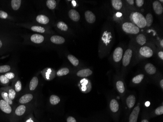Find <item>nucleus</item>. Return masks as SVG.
I'll list each match as a JSON object with an SVG mask.
<instances>
[{"label": "nucleus", "mask_w": 163, "mask_h": 122, "mask_svg": "<svg viewBox=\"0 0 163 122\" xmlns=\"http://www.w3.org/2000/svg\"><path fill=\"white\" fill-rule=\"evenodd\" d=\"M30 112L26 105H20L14 109L9 122H19Z\"/></svg>", "instance_id": "f257e3e1"}, {"label": "nucleus", "mask_w": 163, "mask_h": 122, "mask_svg": "<svg viewBox=\"0 0 163 122\" xmlns=\"http://www.w3.org/2000/svg\"><path fill=\"white\" fill-rule=\"evenodd\" d=\"M130 19L133 24L139 28H143L146 26L145 17L140 13L138 12L132 13L130 15Z\"/></svg>", "instance_id": "f03ea898"}, {"label": "nucleus", "mask_w": 163, "mask_h": 122, "mask_svg": "<svg viewBox=\"0 0 163 122\" xmlns=\"http://www.w3.org/2000/svg\"><path fill=\"white\" fill-rule=\"evenodd\" d=\"M0 110L9 120L12 115L14 108L2 99L0 98Z\"/></svg>", "instance_id": "7ed1b4c3"}, {"label": "nucleus", "mask_w": 163, "mask_h": 122, "mask_svg": "<svg viewBox=\"0 0 163 122\" xmlns=\"http://www.w3.org/2000/svg\"><path fill=\"white\" fill-rule=\"evenodd\" d=\"M122 29L125 32L129 34H136L139 32V28L134 24L129 22H126L122 25Z\"/></svg>", "instance_id": "20e7f679"}, {"label": "nucleus", "mask_w": 163, "mask_h": 122, "mask_svg": "<svg viewBox=\"0 0 163 122\" xmlns=\"http://www.w3.org/2000/svg\"><path fill=\"white\" fill-rule=\"evenodd\" d=\"M43 76L46 80H51L55 77V73L52 68H45L42 72Z\"/></svg>", "instance_id": "39448f33"}, {"label": "nucleus", "mask_w": 163, "mask_h": 122, "mask_svg": "<svg viewBox=\"0 0 163 122\" xmlns=\"http://www.w3.org/2000/svg\"><path fill=\"white\" fill-rule=\"evenodd\" d=\"M0 98L2 99L4 101L7 102V103L9 104L10 106H12L13 107V106L14 105V102L12 100L10 99L9 97H8V93H7V92L6 87H4L0 89Z\"/></svg>", "instance_id": "423d86ee"}, {"label": "nucleus", "mask_w": 163, "mask_h": 122, "mask_svg": "<svg viewBox=\"0 0 163 122\" xmlns=\"http://www.w3.org/2000/svg\"><path fill=\"white\" fill-rule=\"evenodd\" d=\"M34 98V95L31 93H27L22 95L18 100L20 105H27L28 103L31 102Z\"/></svg>", "instance_id": "0eeeda50"}, {"label": "nucleus", "mask_w": 163, "mask_h": 122, "mask_svg": "<svg viewBox=\"0 0 163 122\" xmlns=\"http://www.w3.org/2000/svg\"><path fill=\"white\" fill-rule=\"evenodd\" d=\"M132 55H133L132 50L130 49H127L123 55V66L127 67L129 64L130 60L132 59Z\"/></svg>", "instance_id": "6e6552de"}, {"label": "nucleus", "mask_w": 163, "mask_h": 122, "mask_svg": "<svg viewBox=\"0 0 163 122\" xmlns=\"http://www.w3.org/2000/svg\"><path fill=\"white\" fill-rule=\"evenodd\" d=\"M140 53L141 55L147 58H150L153 55V51L151 48L148 46H145L142 47L139 50Z\"/></svg>", "instance_id": "1a4fd4ad"}, {"label": "nucleus", "mask_w": 163, "mask_h": 122, "mask_svg": "<svg viewBox=\"0 0 163 122\" xmlns=\"http://www.w3.org/2000/svg\"><path fill=\"white\" fill-rule=\"evenodd\" d=\"M90 84L91 83H90L87 79H84L81 81L80 87L81 91L85 93L90 92L91 90V85Z\"/></svg>", "instance_id": "9d476101"}, {"label": "nucleus", "mask_w": 163, "mask_h": 122, "mask_svg": "<svg viewBox=\"0 0 163 122\" xmlns=\"http://www.w3.org/2000/svg\"><path fill=\"white\" fill-rule=\"evenodd\" d=\"M123 50V49L120 47L116 48L113 52V58L114 61L115 62H119L121 60L122 58Z\"/></svg>", "instance_id": "9b49d317"}, {"label": "nucleus", "mask_w": 163, "mask_h": 122, "mask_svg": "<svg viewBox=\"0 0 163 122\" xmlns=\"http://www.w3.org/2000/svg\"><path fill=\"white\" fill-rule=\"evenodd\" d=\"M140 110V109L139 106H136L133 109L129 116V122H137Z\"/></svg>", "instance_id": "f8f14e48"}, {"label": "nucleus", "mask_w": 163, "mask_h": 122, "mask_svg": "<svg viewBox=\"0 0 163 122\" xmlns=\"http://www.w3.org/2000/svg\"><path fill=\"white\" fill-rule=\"evenodd\" d=\"M85 18L86 21L90 24H93L96 21V16L93 12L87 10L85 13Z\"/></svg>", "instance_id": "ddd939ff"}, {"label": "nucleus", "mask_w": 163, "mask_h": 122, "mask_svg": "<svg viewBox=\"0 0 163 122\" xmlns=\"http://www.w3.org/2000/svg\"><path fill=\"white\" fill-rule=\"evenodd\" d=\"M39 84V79L37 76H34L32 78L29 84V89L31 92H33L36 89Z\"/></svg>", "instance_id": "4468645a"}, {"label": "nucleus", "mask_w": 163, "mask_h": 122, "mask_svg": "<svg viewBox=\"0 0 163 122\" xmlns=\"http://www.w3.org/2000/svg\"><path fill=\"white\" fill-rule=\"evenodd\" d=\"M68 15L72 20L74 21H78L80 19V15L78 12L75 9H71L68 12Z\"/></svg>", "instance_id": "2eb2a0df"}, {"label": "nucleus", "mask_w": 163, "mask_h": 122, "mask_svg": "<svg viewBox=\"0 0 163 122\" xmlns=\"http://www.w3.org/2000/svg\"><path fill=\"white\" fill-rule=\"evenodd\" d=\"M19 122H39L37 119L35 118L33 113L29 112L28 114L23 118L22 120Z\"/></svg>", "instance_id": "dca6fc26"}, {"label": "nucleus", "mask_w": 163, "mask_h": 122, "mask_svg": "<svg viewBox=\"0 0 163 122\" xmlns=\"http://www.w3.org/2000/svg\"><path fill=\"white\" fill-rule=\"evenodd\" d=\"M153 7L154 12L158 15H160L163 13V7L160 2L159 1H154L153 3Z\"/></svg>", "instance_id": "f3484780"}, {"label": "nucleus", "mask_w": 163, "mask_h": 122, "mask_svg": "<svg viewBox=\"0 0 163 122\" xmlns=\"http://www.w3.org/2000/svg\"><path fill=\"white\" fill-rule=\"evenodd\" d=\"M31 41L35 44H41L44 41V37L40 34H34L30 38Z\"/></svg>", "instance_id": "a211bd4d"}, {"label": "nucleus", "mask_w": 163, "mask_h": 122, "mask_svg": "<svg viewBox=\"0 0 163 122\" xmlns=\"http://www.w3.org/2000/svg\"><path fill=\"white\" fill-rule=\"evenodd\" d=\"M92 71L88 68L86 69H82L78 71L77 73V75L78 77H86L91 76L92 74Z\"/></svg>", "instance_id": "6ab92c4d"}, {"label": "nucleus", "mask_w": 163, "mask_h": 122, "mask_svg": "<svg viewBox=\"0 0 163 122\" xmlns=\"http://www.w3.org/2000/svg\"><path fill=\"white\" fill-rule=\"evenodd\" d=\"M50 41L55 44L61 45L65 43V39L63 37L54 35V36H52V37H51Z\"/></svg>", "instance_id": "aec40b11"}, {"label": "nucleus", "mask_w": 163, "mask_h": 122, "mask_svg": "<svg viewBox=\"0 0 163 122\" xmlns=\"http://www.w3.org/2000/svg\"><path fill=\"white\" fill-rule=\"evenodd\" d=\"M6 88L7 92V93H8V97L10 99L13 101L16 99L17 93L13 87H10L7 86L6 87Z\"/></svg>", "instance_id": "412c9836"}, {"label": "nucleus", "mask_w": 163, "mask_h": 122, "mask_svg": "<svg viewBox=\"0 0 163 122\" xmlns=\"http://www.w3.org/2000/svg\"><path fill=\"white\" fill-rule=\"evenodd\" d=\"M145 70L149 74L153 75L156 72V68L151 63H148L146 64L145 67Z\"/></svg>", "instance_id": "4be33fe9"}, {"label": "nucleus", "mask_w": 163, "mask_h": 122, "mask_svg": "<svg viewBox=\"0 0 163 122\" xmlns=\"http://www.w3.org/2000/svg\"><path fill=\"white\" fill-rule=\"evenodd\" d=\"M136 102V98L135 96L133 95H129L128 97L127 98L126 100L127 106L129 108H132L133 107Z\"/></svg>", "instance_id": "5701e85b"}, {"label": "nucleus", "mask_w": 163, "mask_h": 122, "mask_svg": "<svg viewBox=\"0 0 163 122\" xmlns=\"http://www.w3.org/2000/svg\"><path fill=\"white\" fill-rule=\"evenodd\" d=\"M36 21L38 23L44 25L48 24L49 21V19L47 16L44 15H39L37 16Z\"/></svg>", "instance_id": "b1692460"}, {"label": "nucleus", "mask_w": 163, "mask_h": 122, "mask_svg": "<svg viewBox=\"0 0 163 122\" xmlns=\"http://www.w3.org/2000/svg\"><path fill=\"white\" fill-rule=\"evenodd\" d=\"M119 104L115 99H112L110 103V109L112 112H116L119 110Z\"/></svg>", "instance_id": "393cba45"}, {"label": "nucleus", "mask_w": 163, "mask_h": 122, "mask_svg": "<svg viewBox=\"0 0 163 122\" xmlns=\"http://www.w3.org/2000/svg\"><path fill=\"white\" fill-rule=\"evenodd\" d=\"M13 87L15 92L17 93L20 92L22 89V82L20 80H15V82L13 83Z\"/></svg>", "instance_id": "a878e982"}, {"label": "nucleus", "mask_w": 163, "mask_h": 122, "mask_svg": "<svg viewBox=\"0 0 163 122\" xmlns=\"http://www.w3.org/2000/svg\"><path fill=\"white\" fill-rule=\"evenodd\" d=\"M112 7L116 10H120L122 7V2L121 0H112L111 1Z\"/></svg>", "instance_id": "bb28decb"}, {"label": "nucleus", "mask_w": 163, "mask_h": 122, "mask_svg": "<svg viewBox=\"0 0 163 122\" xmlns=\"http://www.w3.org/2000/svg\"><path fill=\"white\" fill-rule=\"evenodd\" d=\"M22 1L21 0H12L11 1L12 7L14 10H17L19 9L21 5Z\"/></svg>", "instance_id": "cd10ccee"}, {"label": "nucleus", "mask_w": 163, "mask_h": 122, "mask_svg": "<svg viewBox=\"0 0 163 122\" xmlns=\"http://www.w3.org/2000/svg\"><path fill=\"white\" fill-rule=\"evenodd\" d=\"M136 41L137 43L140 45H144L147 42L146 38L145 37V35L143 34H139L137 36L136 38Z\"/></svg>", "instance_id": "c85d7f7f"}, {"label": "nucleus", "mask_w": 163, "mask_h": 122, "mask_svg": "<svg viewBox=\"0 0 163 122\" xmlns=\"http://www.w3.org/2000/svg\"><path fill=\"white\" fill-rule=\"evenodd\" d=\"M49 102L52 105H56L60 103V98L57 95H52L49 98Z\"/></svg>", "instance_id": "c756f323"}, {"label": "nucleus", "mask_w": 163, "mask_h": 122, "mask_svg": "<svg viewBox=\"0 0 163 122\" xmlns=\"http://www.w3.org/2000/svg\"><path fill=\"white\" fill-rule=\"evenodd\" d=\"M10 81L4 74L0 75V84L3 86H7L9 85Z\"/></svg>", "instance_id": "7c9ffc66"}, {"label": "nucleus", "mask_w": 163, "mask_h": 122, "mask_svg": "<svg viewBox=\"0 0 163 122\" xmlns=\"http://www.w3.org/2000/svg\"><path fill=\"white\" fill-rule=\"evenodd\" d=\"M12 70V67L9 65H3L0 66V74H5L10 72Z\"/></svg>", "instance_id": "2f4dec72"}, {"label": "nucleus", "mask_w": 163, "mask_h": 122, "mask_svg": "<svg viewBox=\"0 0 163 122\" xmlns=\"http://www.w3.org/2000/svg\"><path fill=\"white\" fill-rule=\"evenodd\" d=\"M69 73V70L68 68H62L61 69H59L57 72V75L58 76H63L67 75Z\"/></svg>", "instance_id": "473e14b6"}, {"label": "nucleus", "mask_w": 163, "mask_h": 122, "mask_svg": "<svg viewBox=\"0 0 163 122\" xmlns=\"http://www.w3.org/2000/svg\"><path fill=\"white\" fill-rule=\"evenodd\" d=\"M68 60L73 66L77 67L79 64V61L75 56H74L72 55H69L68 56Z\"/></svg>", "instance_id": "72a5a7b5"}, {"label": "nucleus", "mask_w": 163, "mask_h": 122, "mask_svg": "<svg viewBox=\"0 0 163 122\" xmlns=\"http://www.w3.org/2000/svg\"><path fill=\"white\" fill-rule=\"evenodd\" d=\"M146 21V26H150L153 23V16L151 14L148 13L145 18Z\"/></svg>", "instance_id": "f704fd0d"}, {"label": "nucleus", "mask_w": 163, "mask_h": 122, "mask_svg": "<svg viewBox=\"0 0 163 122\" xmlns=\"http://www.w3.org/2000/svg\"><path fill=\"white\" fill-rule=\"evenodd\" d=\"M116 87L117 89H118V92H119L122 93L125 92V88L124 85H123V82L121 81L117 82Z\"/></svg>", "instance_id": "c9c22d12"}, {"label": "nucleus", "mask_w": 163, "mask_h": 122, "mask_svg": "<svg viewBox=\"0 0 163 122\" xmlns=\"http://www.w3.org/2000/svg\"><path fill=\"white\" fill-rule=\"evenodd\" d=\"M56 1L55 0H48L47 1V6L50 9H54L56 7Z\"/></svg>", "instance_id": "e433bc0d"}, {"label": "nucleus", "mask_w": 163, "mask_h": 122, "mask_svg": "<svg viewBox=\"0 0 163 122\" xmlns=\"http://www.w3.org/2000/svg\"><path fill=\"white\" fill-rule=\"evenodd\" d=\"M57 26L58 28L61 30L66 31L68 30V26H67V24H65L63 21H59Z\"/></svg>", "instance_id": "4c0bfd02"}, {"label": "nucleus", "mask_w": 163, "mask_h": 122, "mask_svg": "<svg viewBox=\"0 0 163 122\" xmlns=\"http://www.w3.org/2000/svg\"><path fill=\"white\" fill-rule=\"evenodd\" d=\"M144 75L143 74L138 75L134 77L133 79V82L134 84H139L141 82L142 80L144 79Z\"/></svg>", "instance_id": "58836bf2"}, {"label": "nucleus", "mask_w": 163, "mask_h": 122, "mask_svg": "<svg viewBox=\"0 0 163 122\" xmlns=\"http://www.w3.org/2000/svg\"><path fill=\"white\" fill-rule=\"evenodd\" d=\"M31 29L33 31L37 32L39 33H44L45 31V29L44 27L40 26H32Z\"/></svg>", "instance_id": "ea45409f"}, {"label": "nucleus", "mask_w": 163, "mask_h": 122, "mask_svg": "<svg viewBox=\"0 0 163 122\" xmlns=\"http://www.w3.org/2000/svg\"><path fill=\"white\" fill-rule=\"evenodd\" d=\"M5 75V76L8 78V79L9 80H13L15 79V78H16V74H15V73H13V72H8V73H6L3 74Z\"/></svg>", "instance_id": "a19ab883"}, {"label": "nucleus", "mask_w": 163, "mask_h": 122, "mask_svg": "<svg viewBox=\"0 0 163 122\" xmlns=\"http://www.w3.org/2000/svg\"><path fill=\"white\" fill-rule=\"evenodd\" d=\"M8 14L6 12L0 10V18L2 19H6L8 18Z\"/></svg>", "instance_id": "79ce46f5"}, {"label": "nucleus", "mask_w": 163, "mask_h": 122, "mask_svg": "<svg viewBox=\"0 0 163 122\" xmlns=\"http://www.w3.org/2000/svg\"><path fill=\"white\" fill-rule=\"evenodd\" d=\"M155 113L158 115H160L163 114V106H161L157 108L155 110Z\"/></svg>", "instance_id": "37998d69"}, {"label": "nucleus", "mask_w": 163, "mask_h": 122, "mask_svg": "<svg viewBox=\"0 0 163 122\" xmlns=\"http://www.w3.org/2000/svg\"><path fill=\"white\" fill-rule=\"evenodd\" d=\"M144 3V0H136V5H137L138 7H142Z\"/></svg>", "instance_id": "c03bdc74"}, {"label": "nucleus", "mask_w": 163, "mask_h": 122, "mask_svg": "<svg viewBox=\"0 0 163 122\" xmlns=\"http://www.w3.org/2000/svg\"><path fill=\"white\" fill-rule=\"evenodd\" d=\"M67 122H77L75 118L72 116H69L67 118Z\"/></svg>", "instance_id": "a18cd8bd"}, {"label": "nucleus", "mask_w": 163, "mask_h": 122, "mask_svg": "<svg viewBox=\"0 0 163 122\" xmlns=\"http://www.w3.org/2000/svg\"><path fill=\"white\" fill-rule=\"evenodd\" d=\"M126 2H127L129 3V5H133L134 3V1L133 0H127Z\"/></svg>", "instance_id": "49530a36"}, {"label": "nucleus", "mask_w": 163, "mask_h": 122, "mask_svg": "<svg viewBox=\"0 0 163 122\" xmlns=\"http://www.w3.org/2000/svg\"><path fill=\"white\" fill-rule=\"evenodd\" d=\"M158 56L162 60H163V51H160L158 53Z\"/></svg>", "instance_id": "de8ad7c7"}, {"label": "nucleus", "mask_w": 163, "mask_h": 122, "mask_svg": "<svg viewBox=\"0 0 163 122\" xmlns=\"http://www.w3.org/2000/svg\"><path fill=\"white\" fill-rule=\"evenodd\" d=\"M160 85H161V87L163 88V80H162L160 82Z\"/></svg>", "instance_id": "09e8293b"}, {"label": "nucleus", "mask_w": 163, "mask_h": 122, "mask_svg": "<svg viewBox=\"0 0 163 122\" xmlns=\"http://www.w3.org/2000/svg\"><path fill=\"white\" fill-rule=\"evenodd\" d=\"M150 103L149 102H147L146 103H145V105L146 106H150Z\"/></svg>", "instance_id": "8fccbe9b"}, {"label": "nucleus", "mask_w": 163, "mask_h": 122, "mask_svg": "<svg viewBox=\"0 0 163 122\" xmlns=\"http://www.w3.org/2000/svg\"><path fill=\"white\" fill-rule=\"evenodd\" d=\"M160 45H161V46L163 47V40H162V41H161V42H160Z\"/></svg>", "instance_id": "3c124183"}, {"label": "nucleus", "mask_w": 163, "mask_h": 122, "mask_svg": "<svg viewBox=\"0 0 163 122\" xmlns=\"http://www.w3.org/2000/svg\"><path fill=\"white\" fill-rule=\"evenodd\" d=\"M141 122H148V121L146 119H144V120H142Z\"/></svg>", "instance_id": "603ef678"}]
</instances>
